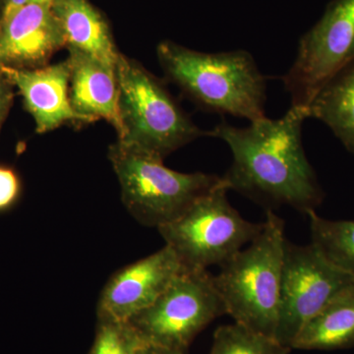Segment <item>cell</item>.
<instances>
[{
  "instance_id": "5bb4252c",
  "label": "cell",
  "mask_w": 354,
  "mask_h": 354,
  "mask_svg": "<svg viewBox=\"0 0 354 354\" xmlns=\"http://www.w3.org/2000/svg\"><path fill=\"white\" fill-rule=\"evenodd\" d=\"M51 9L67 48L83 51L115 67L120 53L111 28L88 0H53Z\"/></svg>"
},
{
  "instance_id": "ffe728a7",
  "label": "cell",
  "mask_w": 354,
  "mask_h": 354,
  "mask_svg": "<svg viewBox=\"0 0 354 354\" xmlns=\"http://www.w3.org/2000/svg\"><path fill=\"white\" fill-rule=\"evenodd\" d=\"M20 180L10 167H0V212L10 208L20 193Z\"/></svg>"
},
{
  "instance_id": "3957f363",
  "label": "cell",
  "mask_w": 354,
  "mask_h": 354,
  "mask_svg": "<svg viewBox=\"0 0 354 354\" xmlns=\"http://www.w3.org/2000/svg\"><path fill=\"white\" fill-rule=\"evenodd\" d=\"M286 239L285 221L268 209L260 234L214 276L227 315L274 339Z\"/></svg>"
},
{
  "instance_id": "7c38bea8",
  "label": "cell",
  "mask_w": 354,
  "mask_h": 354,
  "mask_svg": "<svg viewBox=\"0 0 354 354\" xmlns=\"http://www.w3.org/2000/svg\"><path fill=\"white\" fill-rule=\"evenodd\" d=\"M0 68L19 90L39 134L53 131L65 123H91L77 113L70 102L68 60L36 69Z\"/></svg>"
},
{
  "instance_id": "9c48e42d",
  "label": "cell",
  "mask_w": 354,
  "mask_h": 354,
  "mask_svg": "<svg viewBox=\"0 0 354 354\" xmlns=\"http://www.w3.org/2000/svg\"><path fill=\"white\" fill-rule=\"evenodd\" d=\"M353 283L313 244L297 245L286 239L274 339L291 348L304 326L339 291Z\"/></svg>"
},
{
  "instance_id": "e0dca14e",
  "label": "cell",
  "mask_w": 354,
  "mask_h": 354,
  "mask_svg": "<svg viewBox=\"0 0 354 354\" xmlns=\"http://www.w3.org/2000/svg\"><path fill=\"white\" fill-rule=\"evenodd\" d=\"M311 232V243L330 263L354 281V220L333 221L306 214Z\"/></svg>"
},
{
  "instance_id": "8992f818",
  "label": "cell",
  "mask_w": 354,
  "mask_h": 354,
  "mask_svg": "<svg viewBox=\"0 0 354 354\" xmlns=\"http://www.w3.org/2000/svg\"><path fill=\"white\" fill-rule=\"evenodd\" d=\"M227 183L200 198L183 216L158 227L184 271L225 265L260 234L263 223L242 218L227 199Z\"/></svg>"
},
{
  "instance_id": "9a60e30c",
  "label": "cell",
  "mask_w": 354,
  "mask_h": 354,
  "mask_svg": "<svg viewBox=\"0 0 354 354\" xmlns=\"http://www.w3.org/2000/svg\"><path fill=\"white\" fill-rule=\"evenodd\" d=\"M351 348H354V283L339 291L291 344V349L301 351Z\"/></svg>"
},
{
  "instance_id": "5b68a950",
  "label": "cell",
  "mask_w": 354,
  "mask_h": 354,
  "mask_svg": "<svg viewBox=\"0 0 354 354\" xmlns=\"http://www.w3.org/2000/svg\"><path fill=\"white\" fill-rule=\"evenodd\" d=\"M116 75L123 127L118 141L165 160L194 140L209 136L193 122L164 83L136 60L120 53Z\"/></svg>"
},
{
  "instance_id": "6da1fadb",
  "label": "cell",
  "mask_w": 354,
  "mask_h": 354,
  "mask_svg": "<svg viewBox=\"0 0 354 354\" xmlns=\"http://www.w3.org/2000/svg\"><path fill=\"white\" fill-rule=\"evenodd\" d=\"M306 118V109L291 106L279 120L261 118L244 128L223 121L209 131L232 151V167L223 176L230 190L305 215L315 209L323 191L302 144Z\"/></svg>"
},
{
  "instance_id": "30bf717a",
  "label": "cell",
  "mask_w": 354,
  "mask_h": 354,
  "mask_svg": "<svg viewBox=\"0 0 354 354\" xmlns=\"http://www.w3.org/2000/svg\"><path fill=\"white\" fill-rule=\"evenodd\" d=\"M183 271L176 253L167 245L118 270L102 288L97 318L128 322L152 305Z\"/></svg>"
},
{
  "instance_id": "277c9868",
  "label": "cell",
  "mask_w": 354,
  "mask_h": 354,
  "mask_svg": "<svg viewBox=\"0 0 354 354\" xmlns=\"http://www.w3.org/2000/svg\"><path fill=\"white\" fill-rule=\"evenodd\" d=\"M109 158L125 208L140 223L157 230L223 183V176L216 174L174 171L162 158L120 141L109 147Z\"/></svg>"
},
{
  "instance_id": "603a6c76",
  "label": "cell",
  "mask_w": 354,
  "mask_h": 354,
  "mask_svg": "<svg viewBox=\"0 0 354 354\" xmlns=\"http://www.w3.org/2000/svg\"><path fill=\"white\" fill-rule=\"evenodd\" d=\"M138 354H185L183 351H176V349L164 348V346H155V344H145Z\"/></svg>"
},
{
  "instance_id": "44dd1931",
  "label": "cell",
  "mask_w": 354,
  "mask_h": 354,
  "mask_svg": "<svg viewBox=\"0 0 354 354\" xmlns=\"http://www.w3.org/2000/svg\"><path fill=\"white\" fill-rule=\"evenodd\" d=\"M13 101V84L0 68V128Z\"/></svg>"
},
{
  "instance_id": "7402d4cb",
  "label": "cell",
  "mask_w": 354,
  "mask_h": 354,
  "mask_svg": "<svg viewBox=\"0 0 354 354\" xmlns=\"http://www.w3.org/2000/svg\"><path fill=\"white\" fill-rule=\"evenodd\" d=\"M53 1V0H4L3 10L0 20L6 19L18 9L30 4H51Z\"/></svg>"
},
{
  "instance_id": "ba28073f",
  "label": "cell",
  "mask_w": 354,
  "mask_h": 354,
  "mask_svg": "<svg viewBox=\"0 0 354 354\" xmlns=\"http://www.w3.org/2000/svg\"><path fill=\"white\" fill-rule=\"evenodd\" d=\"M354 57V0H332L298 44L297 57L283 76L291 106L308 108L324 84Z\"/></svg>"
},
{
  "instance_id": "52a82bcc",
  "label": "cell",
  "mask_w": 354,
  "mask_h": 354,
  "mask_svg": "<svg viewBox=\"0 0 354 354\" xmlns=\"http://www.w3.org/2000/svg\"><path fill=\"white\" fill-rule=\"evenodd\" d=\"M225 305L208 271H183L152 305L128 322L145 344L183 351Z\"/></svg>"
},
{
  "instance_id": "2e32d148",
  "label": "cell",
  "mask_w": 354,
  "mask_h": 354,
  "mask_svg": "<svg viewBox=\"0 0 354 354\" xmlns=\"http://www.w3.org/2000/svg\"><path fill=\"white\" fill-rule=\"evenodd\" d=\"M354 156V57L318 91L307 108Z\"/></svg>"
},
{
  "instance_id": "8fae6325",
  "label": "cell",
  "mask_w": 354,
  "mask_h": 354,
  "mask_svg": "<svg viewBox=\"0 0 354 354\" xmlns=\"http://www.w3.org/2000/svg\"><path fill=\"white\" fill-rule=\"evenodd\" d=\"M64 46L51 4H30L0 20V67L41 68Z\"/></svg>"
},
{
  "instance_id": "4fadbf2b",
  "label": "cell",
  "mask_w": 354,
  "mask_h": 354,
  "mask_svg": "<svg viewBox=\"0 0 354 354\" xmlns=\"http://www.w3.org/2000/svg\"><path fill=\"white\" fill-rule=\"evenodd\" d=\"M69 51V97L72 108L91 123L97 120L108 121L122 136L120 113V86L115 67L83 51Z\"/></svg>"
},
{
  "instance_id": "7a4b0ae2",
  "label": "cell",
  "mask_w": 354,
  "mask_h": 354,
  "mask_svg": "<svg viewBox=\"0 0 354 354\" xmlns=\"http://www.w3.org/2000/svg\"><path fill=\"white\" fill-rule=\"evenodd\" d=\"M157 55L165 77L203 111L250 122L266 118V77L248 51L201 53L164 41Z\"/></svg>"
},
{
  "instance_id": "ac0fdd59",
  "label": "cell",
  "mask_w": 354,
  "mask_h": 354,
  "mask_svg": "<svg viewBox=\"0 0 354 354\" xmlns=\"http://www.w3.org/2000/svg\"><path fill=\"white\" fill-rule=\"evenodd\" d=\"M290 351L274 337L234 322L216 330L209 354H290Z\"/></svg>"
},
{
  "instance_id": "d6986e66",
  "label": "cell",
  "mask_w": 354,
  "mask_h": 354,
  "mask_svg": "<svg viewBox=\"0 0 354 354\" xmlns=\"http://www.w3.org/2000/svg\"><path fill=\"white\" fill-rule=\"evenodd\" d=\"M144 344L129 322L97 318L94 342L88 354H138Z\"/></svg>"
}]
</instances>
